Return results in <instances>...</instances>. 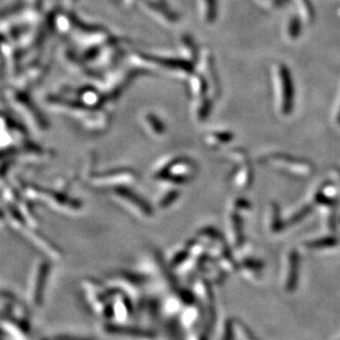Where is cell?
<instances>
[{"instance_id":"cell-1","label":"cell","mask_w":340,"mask_h":340,"mask_svg":"<svg viewBox=\"0 0 340 340\" xmlns=\"http://www.w3.org/2000/svg\"><path fill=\"white\" fill-rule=\"evenodd\" d=\"M279 77L282 86V110L284 113H290L293 108V99H294V89L289 70L281 65L279 69Z\"/></svg>"},{"instance_id":"cell-5","label":"cell","mask_w":340,"mask_h":340,"mask_svg":"<svg viewBox=\"0 0 340 340\" xmlns=\"http://www.w3.org/2000/svg\"><path fill=\"white\" fill-rule=\"evenodd\" d=\"M338 122L340 123V110H339V115H338Z\"/></svg>"},{"instance_id":"cell-2","label":"cell","mask_w":340,"mask_h":340,"mask_svg":"<svg viewBox=\"0 0 340 340\" xmlns=\"http://www.w3.org/2000/svg\"><path fill=\"white\" fill-rule=\"evenodd\" d=\"M298 262H299V257L295 252H293V255L291 257V274L289 275L288 280V290L293 291L295 288L296 284V276H297V270H298Z\"/></svg>"},{"instance_id":"cell-3","label":"cell","mask_w":340,"mask_h":340,"mask_svg":"<svg viewBox=\"0 0 340 340\" xmlns=\"http://www.w3.org/2000/svg\"><path fill=\"white\" fill-rule=\"evenodd\" d=\"M299 32H301V24H299V21L297 19H292V21L290 23L289 35L293 39H295L299 36Z\"/></svg>"},{"instance_id":"cell-6","label":"cell","mask_w":340,"mask_h":340,"mask_svg":"<svg viewBox=\"0 0 340 340\" xmlns=\"http://www.w3.org/2000/svg\"><path fill=\"white\" fill-rule=\"evenodd\" d=\"M2 217H3V214H2V212H0V219H2Z\"/></svg>"},{"instance_id":"cell-4","label":"cell","mask_w":340,"mask_h":340,"mask_svg":"<svg viewBox=\"0 0 340 340\" xmlns=\"http://www.w3.org/2000/svg\"><path fill=\"white\" fill-rule=\"evenodd\" d=\"M335 239L328 238V239H323L321 241H314L313 244H310V246H314V248H319V246H327V245H332V243H335Z\"/></svg>"}]
</instances>
